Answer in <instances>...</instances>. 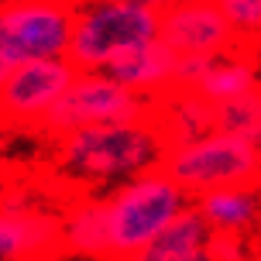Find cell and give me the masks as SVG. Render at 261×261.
<instances>
[{
  "instance_id": "cell-1",
  "label": "cell",
  "mask_w": 261,
  "mask_h": 261,
  "mask_svg": "<svg viewBox=\"0 0 261 261\" xmlns=\"http://www.w3.org/2000/svg\"><path fill=\"white\" fill-rule=\"evenodd\" d=\"M165 155H169V141L158 127L155 114L79 127L52 141V162L59 179L90 193L103 186L114 189L134 175L162 169Z\"/></svg>"
},
{
  "instance_id": "cell-2",
  "label": "cell",
  "mask_w": 261,
  "mask_h": 261,
  "mask_svg": "<svg viewBox=\"0 0 261 261\" xmlns=\"http://www.w3.org/2000/svg\"><path fill=\"white\" fill-rule=\"evenodd\" d=\"M103 196H107V230H110V261L138 258L189 206V193L165 169L134 175L127 182L107 189Z\"/></svg>"
},
{
  "instance_id": "cell-3",
  "label": "cell",
  "mask_w": 261,
  "mask_h": 261,
  "mask_svg": "<svg viewBox=\"0 0 261 261\" xmlns=\"http://www.w3.org/2000/svg\"><path fill=\"white\" fill-rule=\"evenodd\" d=\"M162 35V11L144 0H79L69 59L76 69H107Z\"/></svg>"
},
{
  "instance_id": "cell-4",
  "label": "cell",
  "mask_w": 261,
  "mask_h": 261,
  "mask_svg": "<svg viewBox=\"0 0 261 261\" xmlns=\"http://www.w3.org/2000/svg\"><path fill=\"white\" fill-rule=\"evenodd\" d=\"M162 169L193 199L203 193H213V189H227V186H258L261 144H254L244 134L217 127L203 138L172 144Z\"/></svg>"
},
{
  "instance_id": "cell-5",
  "label": "cell",
  "mask_w": 261,
  "mask_h": 261,
  "mask_svg": "<svg viewBox=\"0 0 261 261\" xmlns=\"http://www.w3.org/2000/svg\"><path fill=\"white\" fill-rule=\"evenodd\" d=\"M144 114H151V100H144L141 93L127 90L107 69H79L72 86L65 90L59 107L45 117L38 134L55 141V138L72 134L79 127L114 124V120H134V117H144Z\"/></svg>"
},
{
  "instance_id": "cell-6",
  "label": "cell",
  "mask_w": 261,
  "mask_h": 261,
  "mask_svg": "<svg viewBox=\"0 0 261 261\" xmlns=\"http://www.w3.org/2000/svg\"><path fill=\"white\" fill-rule=\"evenodd\" d=\"M72 0H0V55L11 65L69 55Z\"/></svg>"
},
{
  "instance_id": "cell-7",
  "label": "cell",
  "mask_w": 261,
  "mask_h": 261,
  "mask_svg": "<svg viewBox=\"0 0 261 261\" xmlns=\"http://www.w3.org/2000/svg\"><path fill=\"white\" fill-rule=\"evenodd\" d=\"M76 62L69 55L59 59H35V62H21L11 69V76L0 90V110L11 127H35L45 124L65 90L76 79Z\"/></svg>"
},
{
  "instance_id": "cell-8",
  "label": "cell",
  "mask_w": 261,
  "mask_h": 261,
  "mask_svg": "<svg viewBox=\"0 0 261 261\" xmlns=\"http://www.w3.org/2000/svg\"><path fill=\"white\" fill-rule=\"evenodd\" d=\"M158 38L175 55H203V59H217L244 45L217 0H179L165 7Z\"/></svg>"
},
{
  "instance_id": "cell-9",
  "label": "cell",
  "mask_w": 261,
  "mask_h": 261,
  "mask_svg": "<svg viewBox=\"0 0 261 261\" xmlns=\"http://www.w3.org/2000/svg\"><path fill=\"white\" fill-rule=\"evenodd\" d=\"M62 251V213L0 199V261H45Z\"/></svg>"
},
{
  "instance_id": "cell-10",
  "label": "cell",
  "mask_w": 261,
  "mask_h": 261,
  "mask_svg": "<svg viewBox=\"0 0 261 261\" xmlns=\"http://www.w3.org/2000/svg\"><path fill=\"white\" fill-rule=\"evenodd\" d=\"M196 210L203 213L217 237L258 244L261 234V182L258 186H227L196 196Z\"/></svg>"
},
{
  "instance_id": "cell-11",
  "label": "cell",
  "mask_w": 261,
  "mask_h": 261,
  "mask_svg": "<svg viewBox=\"0 0 261 261\" xmlns=\"http://www.w3.org/2000/svg\"><path fill=\"white\" fill-rule=\"evenodd\" d=\"M62 251L93 261H110V230H107V196L79 189L62 210Z\"/></svg>"
},
{
  "instance_id": "cell-12",
  "label": "cell",
  "mask_w": 261,
  "mask_h": 261,
  "mask_svg": "<svg viewBox=\"0 0 261 261\" xmlns=\"http://www.w3.org/2000/svg\"><path fill=\"white\" fill-rule=\"evenodd\" d=\"M130 261H223V254L220 241L210 230V223L203 220V213L196 210V203H189L155 237V244H148Z\"/></svg>"
},
{
  "instance_id": "cell-13",
  "label": "cell",
  "mask_w": 261,
  "mask_h": 261,
  "mask_svg": "<svg viewBox=\"0 0 261 261\" xmlns=\"http://www.w3.org/2000/svg\"><path fill=\"white\" fill-rule=\"evenodd\" d=\"M151 114H155L169 148L172 144H182V141H193V138H203V134L220 127L217 124L220 107L210 103L199 90H182V86H175L165 96H158L151 103Z\"/></svg>"
},
{
  "instance_id": "cell-14",
  "label": "cell",
  "mask_w": 261,
  "mask_h": 261,
  "mask_svg": "<svg viewBox=\"0 0 261 261\" xmlns=\"http://www.w3.org/2000/svg\"><path fill=\"white\" fill-rule=\"evenodd\" d=\"M175 59L179 55L158 38L151 45H144V48H134V52L120 55L117 62L107 65V72L114 79H120L127 90L141 93L144 100L155 103L158 96L175 90Z\"/></svg>"
},
{
  "instance_id": "cell-15",
  "label": "cell",
  "mask_w": 261,
  "mask_h": 261,
  "mask_svg": "<svg viewBox=\"0 0 261 261\" xmlns=\"http://www.w3.org/2000/svg\"><path fill=\"white\" fill-rule=\"evenodd\" d=\"M261 86V55H258V45H241L234 52H223L210 62L206 76L199 79L196 90L206 96L210 103H230L244 93L258 90Z\"/></svg>"
},
{
  "instance_id": "cell-16",
  "label": "cell",
  "mask_w": 261,
  "mask_h": 261,
  "mask_svg": "<svg viewBox=\"0 0 261 261\" xmlns=\"http://www.w3.org/2000/svg\"><path fill=\"white\" fill-rule=\"evenodd\" d=\"M217 124L223 130L244 134L254 144H261V86L244 93V96H237V100H230V103H223L220 114H217Z\"/></svg>"
},
{
  "instance_id": "cell-17",
  "label": "cell",
  "mask_w": 261,
  "mask_h": 261,
  "mask_svg": "<svg viewBox=\"0 0 261 261\" xmlns=\"http://www.w3.org/2000/svg\"><path fill=\"white\" fill-rule=\"evenodd\" d=\"M244 45L261 41V0H217Z\"/></svg>"
},
{
  "instance_id": "cell-18",
  "label": "cell",
  "mask_w": 261,
  "mask_h": 261,
  "mask_svg": "<svg viewBox=\"0 0 261 261\" xmlns=\"http://www.w3.org/2000/svg\"><path fill=\"white\" fill-rule=\"evenodd\" d=\"M210 62H213V59H203V55H179V59H175V86L196 90L199 79L206 76Z\"/></svg>"
},
{
  "instance_id": "cell-19",
  "label": "cell",
  "mask_w": 261,
  "mask_h": 261,
  "mask_svg": "<svg viewBox=\"0 0 261 261\" xmlns=\"http://www.w3.org/2000/svg\"><path fill=\"white\" fill-rule=\"evenodd\" d=\"M11 69H14V65L0 55V90H4V83H7V76H11Z\"/></svg>"
},
{
  "instance_id": "cell-20",
  "label": "cell",
  "mask_w": 261,
  "mask_h": 261,
  "mask_svg": "<svg viewBox=\"0 0 261 261\" xmlns=\"http://www.w3.org/2000/svg\"><path fill=\"white\" fill-rule=\"evenodd\" d=\"M11 127V124H7V117H4V110H0V138H4V130Z\"/></svg>"
},
{
  "instance_id": "cell-21",
  "label": "cell",
  "mask_w": 261,
  "mask_h": 261,
  "mask_svg": "<svg viewBox=\"0 0 261 261\" xmlns=\"http://www.w3.org/2000/svg\"><path fill=\"white\" fill-rule=\"evenodd\" d=\"M248 261H261V251H254V254H251V258Z\"/></svg>"
},
{
  "instance_id": "cell-22",
  "label": "cell",
  "mask_w": 261,
  "mask_h": 261,
  "mask_svg": "<svg viewBox=\"0 0 261 261\" xmlns=\"http://www.w3.org/2000/svg\"><path fill=\"white\" fill-rule=\"evenodd\" d=\"M258 251H261V234H258Z\"/></svg>"
},
{
  "instance_id": "cell-23",
  "label": "cell",
  "mask_w": 261,
  "mask_h": 261,
  "mask_svg": "<svg viewBox=\"0 0 261 261\" xmlns=\"http://www.w3.org/2000/svg\"><path fill=\"white\" fill-rule=\"evenodd\" d=\"M258 55H261V41H258Z\"/></svg>"
},
{
  "instance_id": "cell-24",
  "label": "cell",
  "mask_w": 261,
  "mask_h": 261,
  "mask_svg": "<svg viewBox=\"0 0 261 261\" xmlns=\"http://www.w3.org/2000/svg\"><path fill=\"white\" fill-rule=\"evenodd\" d=\"M72 4H79V0H72Z\"/></svg>"
}]
</instances>
